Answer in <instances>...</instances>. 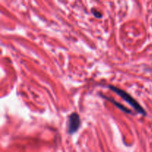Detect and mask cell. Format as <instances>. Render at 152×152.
<instances>
[{"label": "cell", "mask_w": 152, "mask_h": 152, "mask_svg": "<svg viewBox=\"0 0 152 152\" xmlns=\"http://www.w3.org/2000/svg\"><path fill=\"white\" fill-rule=\"evenodd\" d=\"M91 11L92 14H93L96 18H99V19H100V18L102 17V13H101V12L98 11V10H96V8H94V7L91 8Z\"/></svg>", "instance_id": "4"}, {"label": "cell", "mask_w": 152, "mask_h": 152, "mask_svg": "<svg viewBox=\"0 0 152 152\" xmlns=\"http://www.w3.org/2000/svg\"><path fill=\"white\" fill-rule=\"evenodd\" d=\"M108 88L111 89L112 91H114V93H116L117 94H118L123 100L126 101L129 105L132 107L138 114H141L142 116H146L147 113L145 111V110L142 107V105L133 97L131 94H129V93H127L126 91H123V89L120 88L118 87H116V86H113V85H108Z\"/></svg>", "instance_id": "1"}, {"label": "cell", "mask_w": 152, "mask_h": 152, "mask_svg": "<svg viewBox=\"0 0 152 152\" xmlns=\"http://www.w3.org/2000/svg\"><path fill=\"white\" fill-rule=\"evenodd\" d=\"M100 95L101 97L104 98L105 99H107V100L110 101L111 102H112L113 104H114L115 106H117V108H119V109L120 110V111H123L124 113H126V114H132V111H131L130 109H129V108H127L126 107H125L124 105H122L121 103H120V102H117V101L115 100V99H114L113 98H111V97H108V96H104L103 94H99Z\"/></svg>", "instance_id": "3"}, {"label": "cell", "mask_w": 152, "mask_h": 152, "mask_svg": "<svg viewBox=\"0 0 152 152\" xmlns=\"http://www.w3.org/2000/svg\"><path fill=\"white\" fill-rule=\"evenodd\" d=\"M81 119L78 113L73 112L68 117L67 132L69 135H73L77 133L81 126Z\"/></svg>", "instance_id": "2"}]
</instances>
